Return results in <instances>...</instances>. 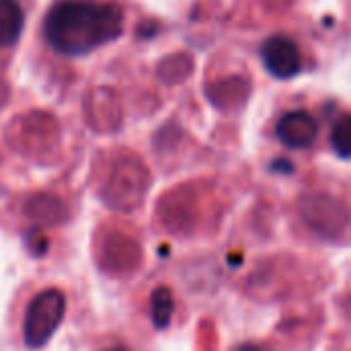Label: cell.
I'll return each mask as SVG.
<instances>
[{"instance_id": "cell-8", "label": "cell", "mask_w": 351, "mask_h": 351, "mask_svg": "<svg viewBox=\"0 0 351 351\" xmlns=\"http://www.w3.org/2000/svg\"><path fill=\"white\" fill-rule=\"evenodd\" d=\"M237 351H259L257 348H253V346H243V348H239Z\"/></svg>"}, {"instance_id": "cell-3", "label": "cell", "mask_w": 351, "mask_h": 351, "mask_svg": "<svg viewBox=\"0 0 351 351\" xmlns=\"http://www.w3.org/2000/svg\"><path fill=\"white\" fill-rule=\"evenodd\" d=\"M261 56H263L265 68L276 78H292L302 68L298 45L290 37H284V35L269 37L261 47Z\"/></svg>"}, {"instance_id": "cell-1", "label": "cell", "mask_w": 351, "mask_h": 351, "mask_svg": "<svg viewBox=\"0 0 351 351\" xmlns=\"http://www.w3.org/2000/svg\"><path fill=\"white\" fill-rule=\"evenodd\" d=\"M123 8L117 2L60 0L43 19L47 45L68 58L86 56L123 33Z\"/></svg>"}, {"instance_id": "cell-7", "label": "cell", "mask_w": 351, "mask_h": 351, "mask_svg": "<svg viewBox=\"0 0 351 351\" xmlns=\"http://www.w3.org/2000/svg\"><path fill=\"white\" fill-rule=\"evenodd\" d=\"M333 150L341 158H351V115H343L331 132Z\"/></svg>"}, {"instance_id": "cell-2", "label": "cell", "mask_w": 351, "mask_h": 351, "mask_svg": "<svg viewBox=\"0 0 351 351\" xmlns=\"http://www.w3.org/2000/svg\"><path fill=\"white\" fill-rule=\"evenodd\" d=\"M66 313V296L60 288H45L37 292L23 317V339L29 348H43Z\"/></svg>"}, {"instance_id": "cell-5", "label": "cell", "mask_w": 351, "mask_h": 351, "mask_svg": "<svg viewBox=\"0 0 351 351\" xmlns=\"http://www.w3.org/2000/svg\"><path fill=\"white\" fill-rule=\"evenodd\" d=\"M25 12L19 0H0V47H12L21 39Z\"/></svg>"}, {"instance_id": "cell-6", "label": "cell", "mask_w": 351, "mask_h": 351, "mask_svg": "<svg viewBox=\"0 0 351 351\" xmlns=\"http://www.w3.org/2000/svg\"><path fill=\"white\" fill-rule=\"evenodd\" d=\"M150 313H152V321L158 325V327H165L169 321H171V315H173V296L167 288H160L152 294V300H150Z\"/></svg>"}, {"instance_id": "cell-9", "label": "cell", "mask_w": 351, "mask_h": 351, "mask_svg": "<svg viewBox=\"0 0 351 351\" xmlns=\"http://www.w3.org/2000/svg\"><path fill=\"white\" fill-rule=\"evenodd\" d=\"M103 351H128V350H125V348H119V346H117V348H109V350H103Z\"/></svg>"}, {"instance_id": "cell-4", "label": "cell", "mask_w": 351, "mask_h": 351, "mask_svg": "<svg viewBox=\"0 0 351 351\" xmlns=\"http://www.w3.org/2000/svg\"><path fill=\"white\" fill-rule=\"evenodd\" d=\"M276 134L282 140V144H286L288 148L300 150V148H308L317 140L319 125L311 113L290 111L278 121Z\"/></svg>"}]
</instances>
